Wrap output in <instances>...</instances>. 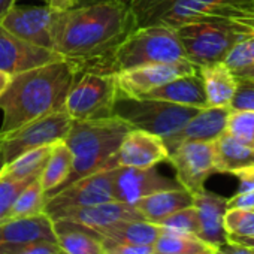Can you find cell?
I'll return each mask as SVG.
<instances>
[{"instance_id":"obj_1","label":"cell","mask_w":254,"mask_h":254,"mask_svg":"<svg viewBox=\"0 0 254 254\" xmlns=\"http://www.w3.org/2000/svg\"><path fill=\"white\" fill-rule=\"evenodd\" d=\"M136 27L126 0H81L60 11L54 26V51L78 72H109L115 50Z\"/></svg>"},{"instance_id":"obj_2","label":"cell","mask_w":254,"mask_h":254,"mask_svg":"<svg viewBox=\"0 0 254 254\" xmlns=\"http://www.w3.org/2000/svg\"><path fill=\"white\" fill-rule=\"evenodd\" d=\"M78 73L72 63L59 60L12 75L8 88L0 96V109L3 112L0 135L64 109L67 93Z\"/></svg>"},{"instance_id":"obj_3","label":"cell","mask_w":254,"mask_h":254,"mask_svg":"<svg viewBox=\"0 0 254 254\" xmlns=\"http://www.w3.org/2000/svg\"><path fill=\"white\" fill-rule=\"evenodd\" d=\"M136 27L221 21L254 30V0H126Z\"/></svg>"},{"instance_id":"obj_4","label":"cell","mask_w":254,"mask_h":254,"mask_svg":"<svg viewBox=\"0 0 254 254\" xmlns=\"http://www.w3.org/2000/svg\"><path fill=\"white\" fill-rule=\"evenodd\" d=\"M130 129L132 127L118 117L90 121L73 120L64 139L72 153L73 163L70 175L62 187L97 171L108 169L109 162Z\"/></svg>"},{"instance_id":"obj_5","label":"cell","mask_w":254,"mask_h":254,"mask_svg":"<svg viewBox=\"0 0 254 254\" xmlns=\"http://www.w3.org/2000/svg\"><path fill=\"white\" fill-rule=\"evenodd\" d=\"M186 60V53L175 29L166 26H145L135 29L115 50L109 62V72L117 73L148 64Z\"/></svg>"},{"instance_id":"obj_6","label":"cell","mask_w":254,"mask_h":254,"mask_svg":"<svg viewBox=\"0 0 254 254\" xmlns=\"http://www.w3.org/2000/svg\"><path fill=\"white\" fill-rule=\"evenodd\" d=\"M200 109L148 97L121 94L114 105V117L126 121L132 129H139L162 139L178 133L187 121Z\"/></svg>"},{"instance_id":"obj_7","label":"cell","mask_w":254,"mask_h":254,"mask_svg":"<svg viewBox=\"0 0 254 254\" xmlns=\"http://www.w3.org/2000/svg\"><path fill=\"white\" fill-rule=\"evenodd\" d=\"M175 32L186 59L197 69L221 63L238 42L254 33L250 27L221 21L189 23L177 27Z\"/></svg>"},{"instance_id":"obj_8","label":"cell","mask_w":254,"mask_h":254,"mask_svg":"<svg viewBox=\"0 0 254 254\" xmlns=\"http://www.w3.org/2000/svg\"><path fill=\"white\" fill-rule=\"evenodd\" d=\"M120 96L115 72H79L70 87L64 111L72 120L90 121L114 117V105Z\"/></svg>"},{"instance_id":"obj_9","label":"cell","mask_w":254,"mask_h":254,"mask_svg":"<svg viewBox=\"0 0 254 254\" xmlns=\"http://www.w3.org/2000/svg\"><path fill=\"white\" fill-rule=\"evenodd\" d=\"M72 121L69 114L64 109H60L36 118L14 132L0 135V148L3 151L6 163L26 151L64 141Z\"/></svg>"},{"instance_id":"obj_10","label":"cell","mask_w":254,"mask_h":254,"mask_svg":"<svg viewBox=\"0 0 254 254\" xmlns=\"http://www.w3.org/2000/svg\"><path fill=\"white\" fill-rule=\"evenodd\" d=\"M114 169L97 171L51 193L47 197L45 214L56 218L73 209L115 200Z\"/></svg>"},{"instance_id":"obj_11","label":"cell","mask_w":254,"mask_h":254,"mask_svg":"<svg viewBox=\"0 0 254 254\" xmlns=\"http://www.w3.org/2000/svg\"><path fill=\"white\" fill-rule=\"evenodd\" d=\"M168 162L175 169L177 183L191 194L203 190L205 181L215 174L212 142H183L169 153Z\"/></svg>"},{"instance_id":"obj_12","label":"cell","mask_w":254,"mask_h":254,"mask_svg":"<svg viewBox=\"0 0 254 254\" xmlns=\"http://www.w3.org/2000/svg\"><path fill=\"white\" fill-rule=\"evenodd\" d=\"M57 9L51 6H18L0 21L2 26L15 36L45 50L54 51V26L59 17Z\"/></svg>"},{"instance_id":"obj_13","label":"cell","mask_w":254,"mask_h":254,"mask_svg":"<svg viewBox=\"0 0 254 254\" xmlns=\"http://www.w3.org/2000/svg\"><path fill=\"white\" fill-rule=\"evenodd\" d=\"M169 151L163 139L157 135L130 129L126 133L117 154L108 165L114 168H153L162 162H168Z\"/></svg>"},{"instance_id":"obj_14","label":"cell","mask_w":254,"mask_h":254,"mask_svg":"<svg viewBox=\"0 0 254 254\" xmlns=\"http://www.w3.org/2000/svg\"><path fill=\"white\" fill-rule=\"evenodd\" d=\"M197 72V67L190 62H175V63H159L141 67H133L129 70L117 72L120 93L141 97L145 93L157 88L178 76Z\"/></svg>"},{"instance_id":"obj_15","label":"cell","mask_w":254,"mask_h":254,"mask_svg":"<svg viewBox=\"0 0 254 254\" xmlns=\"http://www.w3.org/2000/svg\"><path fill=\"white\" fill-rule=\"evenodd\" d=\"M59 60L63 59L56 51L36 47L15 36L0 23V70L15 75Z\"/></svg>"},{"instance_id":"obj_16","label":"cell","mask_w":254,"mask_h":254,"mask_svg":"<svg viewBox=\"0 0 254 254\" xmlns=\"http://www.w3.org/2000/svg\"><path fill=\"white\" fill-rule=\"evenodd\" d=\"M181 187L177 180L160 175L156 168H115L114 197L115 200L133 205L139 199L156 191Z\"/></svg>"},{"instance_id":"obj_17","label":"cell","mask_w":254,"mask_h":254,"mask_svg":"<svg viewBox=\"0 0 254 254\" xmlns=\"http://www.w3.org/2000/svg\"><path fill=\"white\" fill-rule=\"evenodd\" d=\"M230 108L229 106H208L193 115L183 129L171 138L163 139L168 151H174L183 142L199 141L214 142L218 139L227 127Z\"/></svg>"},{"instance_id":"obj_18","label":"cell","mask_w":254,"mask_h":254,"mask_svg":"<svg viewBox=\"0 0 254 254\" xmlns=\"http://www.w3.org/2000/svg\"><path fill=\"white\" fill-rule=\"evenodd\" d=\"M56 220L75 223V224L84 226V227L99 233L100 230L111 227L121 221L145 220V218L130 203H124L120 200H109V202L97 203L93 206H85V208L69 211L60 217L53 218V221H56Z\"/></svg>"},{"instance_id":"obj_19","label":"cell","mask_w":254,"mask_h":254,"mask_svg":"<svg viewBox=\"0 0 254 254\" xmlns=\"http://www.w3.org/2000/svg\"><path fill=\"white\" fill-rule=\"evenodd\" d=\"M193 206L199 217V235L212 248L227 242V232L224 229V215L227 211V199L208 190H200L193 194Z\"/></svg>"},{"instance_id":"obj_20","label":"cell","mask_w":254,"mask_h":254,"mask_svg":"<svg viewBox=\"0 0 254 254\" xmlns=\"http://www.w3.org/2000/svg\"><path fill=\"white\" fill-rule=\"evenodd\" d=\"M39 241L56 242L54 221L45 212L0 224V245H21Z\"/></svg>"},{"instance_id":"obj_21","label":"cell","mask_w":254,"mask_h":254,"mask_svg":"<svg viewBox=\"0 0 254 254\" xmlns=\"http://www.w3.org/2000/svg\"><path fill=\"white\" fill-rule=\"evenodd\" d=\"M141 97L166 100L177 105L193 106L199 109L208 108L205 87H203L202 76L199 75V70L194 73L178 76L157 88H153L151 91L145 93Z\"/></svg>"},{"instance_id":"obj_22","label":"cell","mask_w":254,"mask_h":254,"mask_svg":"<svg viewBox=\"0 0 254 254\" xmlns=\"http://www.w3.org/2000/svg\"><path fill=\"white\" fill-rule=\"evenodd\" d=\"M191 205H193V194L183 187L156 191L133 203V206L139 211V214L147 221L154 224H159L168 215Z\"/></svg>"},{"instance_id":"obj_23","label":"cell","mask_w":254,"mask_h":254,"mask_svg":"<svg viewBox=\"0 0 254 254\" xmlns=\"http://www.w3.org/2000/svg\"><path fill=\"white\" fill-rule=\"evenodd\" d=\"M54 232L62 254H106L102 238L84 226L56 220Z\"/></svg>"},{"instance_id":"obj_24","label":"cell","mask_w":254,"mask_h":254,"mask_svg":"<svg viewBox=\"0 0 254 254\" xmlns=\"http://www.w3.org/2000/svg\"><path fill=\"white\" fill-rule=\"evenodd\" d=\"M215 172L238 174L247 168L254 166V148L242 144L227 132L212 142Z\"/></svg>"},{"instance_id":"obj_25","label":"cell","mask_w":254,"mask_h":254,"mask_svg":"<svg viewBox=\"0 0 254 254\" xmlns=\"http://www.w3.org/2000/svg\"><path fill=\"white\" fill-rule=\"evenodd\" d=\"M202 76L208 106H229L236 91L238 78L223 62L211 66L199 67Z\"/></svg>"},{"instance_id":"obj_26","label":"cell","mask_w":254,"mask_h":254,"mask_svg":"<svg viewBox=\"0 0 254 254\" xmlns=\"http://www.w3.org/2000/svg\"><path fill=\"white\" fill-rule=\"evenodd\" d=\"M162 229L159 224L147 220L121 221L111 227L100 230L97 235L103 244H130V245H154L160 236Z\"/></svg>"},{"instance_id":"obj_27","label":"cell","mask_w":254,"mask_h":254,"mask_svg":"<svg viewBox=\"0 0 254 254\" xmlns=\"http://www.w3.org/2000/svg\"><path fill=\"white\" fill-rule=\"evenodd\" d=\"M72 163H73V157L64 141L54 144L51 154L39 175L41 186L47 193V196L57 191L66 183L72 171Z\"/></svg>"},{"instance_id":"obj_28","label":"cell","mask_w":254,"mask_h":254,"mask_svg":"<svg viewBox=\"0 0 254 254\" xmlns=\"http://www.w3.org/2000/svg\"><path fill=\"white\" fill-rule=\"evenodd\" d=\"M53 145L39 147L23 153L9 163H6L0 172V178L5 180H33L38 178L51 154Z\"/></svg>"},{"instance_id":"obj_29","label":"cell","mask_w":254,"mask_h":254,"mask_svg":"<svg viewBox=\"0 0 254 254\" xmlns=\"http://www.w3.org/2000/svg\"><path fill=\"white\" fill-rule=\"evenodd\" d=\"M154 254H212L215 248L194 235L162 232L153 245Z\"/></svg>"},{"instance_id":"obj_30","label":"cell","mask_w":254,"mask_h":254,"mask_svg":"<svg viewBox=\"0 0 254 254\" xmlns=\"http://www.w3.org/2000/svg\"><path fill=\"white\" fill-rule=\"evenodd\" d=\"M47 193L44 191L39 177L35 178L32 183H29L21 193L17 196L8 217L5 221L9 220H17V218H26V217H33L38 214L45 212V205H47Z\"/></svg>"},{"instance_id":"obj_31","label":"cell","mask_w":254,"mask_h":254,"mask_svg":"<svg viewBox=\"0 0 254 254\" xmlns=\"http://www.w3.org/2000/svg\"><path fill=\"white\" fill-rule=\"evenodd\" d=\"M162 232L166 233H181V235H199V217L196 208L187 206L183 208L159 223Z\"/></svg>"},{"instance_id":"obj_32","label":"cell","mask_w":254,"mask_h":254,"mask_svg":"<svg viewBox=\"0 0 254 254\" xmlns=\"http://www.w3.org/2000/svg\"><path fill=\"white\" fill-rule=\"evenodd\" d=\"M226 132L242 144L254 148V112L230 109Z\"/></svg>"},{"instance_id":"obj_33","label":"cell","mask_w":254,"mask_h":254,"mask_svg":"<svg viewBox=\"0 0 254 254\" xmlns=\"http://www.w3.org/2000/svg\"><path fill=\"white\" fill-rule=\"evenodd\" d=\"M224 229L230 236L254 238V209L229 208L224 215Z\"/></svg>"},{"instance_id":"obj_34","label":"cell","mask_w":254,"mask_h":254,"mask_svg":"<svg viewBox=\"0 0 254 254\" xmlns=\"http://www.w3.org/2000/svg\"><path fill=\"white\" fill-rule=\"evenodd\" d=\"M33 180H5V178H0V224L6 220L17 196Z\"/></svg>"},{"instance_id":"obj_35","label":"cell","mask_w":254,"mask_h":254,"mask_svg":"<svg viewBox=\"0 0 254 254\" xmlns=\"http://www.w3.org/2000/svg\"><path fill=\"white\" fill-rule=\"evenodd\" d=\"M254 62V33L241 42H238L226 56L223 63L230 69L236 70Z\"/></svg>"},{"instance_id":"obj_36","label":"cell","mask_w":254,"mask_h":254,"mask_svg":"<svg viewBox=\"0 0 254 254\" xmlns=\"http://www.w3.org/2000/svg\"><path fill=\"white\" fill-rule=\"evenodd\" d=\"M0 254H62L57 242L39 241L21 245H0Z\"/></svg>"},{"instance_id":"obj_37","label":"cell","mask_w":254,"mask_h":254,"mask_svg":"<svg viewBox=\"0 0 254 254\" xmlns=\"http://www.w3.org/2000/svg\"><path fill=\"white\" fill-rule=\"evenodd\" d=\"M230 109L254 112V81L238 78V85L230 102Z\"/></svg>"},{"instance_id":"obj_38","label":"cell","mask_w":254,"mask_h":254,"mask_svg":"<svg viewBox=\"0 0 254 254\" xmlns=\"http://www.w3.org/2000/svg\"><path fill=\"white\" fill-rule=\"evenodd\" d=\"M103 242V241H102ZM106 254H154L153 245L130 244H103Z\"/></svg>"},{"instance_id":"obj_39","label":"cell","mask_w":254,"mask_h":254,"mask_svg":"<svg viewBox=\"0 0 254 254\" xmlns=\"http://www.w3.org/2000/svg\"><path fill=\"white\" fill-rule=\"evenodd\" d=\"M235 175L239 180L238 193H247V191H253L254 190V166L247 168L244 171H239Z\"/></svg>"},{"instance_id":"obj_40","label":"cell","mask_w":254,"mask_h":254,"mask_svg":"<svg viewBox=\"0 0 254 254\" xmlns=\"http://www.w3.org/2000/svg\"><path fill=\"white\" fill-rule=\"evenodd\" d=\"M214 254H254V251L250 247H245V245L227 241L226 244L217 247L214 250Z\"/></svg>"},{"instance_id":"obj_41","label":"cell","mask_w":254,"mask_h":254,"mask_svg":"<svg viewBox=\"0 0 254 254\" xmlns=\"http://www.w3.org/2000/svg\"><path fill=\"white\" fill-rule=\"evenodd\" d=\"M47 5L57 11H67L75 8L81 0H45Z\"/></svg>"},{"instance_id":"obj_42","label":"cell","mask_w":254,"mask_h":254,"mask_svg":"<svg viewBox=\"0 0 254 254\" xmlns=\"http://www.w3.org/2000/svg\"><path fill=\"white\" fill-rule=\"evenodd\" d=\"M233 73L238 76V78H244V79H250V81H254V62H251L250 64L241 67V69H236L233 70Z\"/></svg>"},{"instance_id":"obj_43","label":"cell","mask_w":254,"mask_h":254,"mask_svg":"<svg viewBox=\"0 0 254 254\" xmlns=\"http://www.w3.org/2000/svg\"><path fill=\"white\" fill-rule=\"evenodd\" d=\"M17 0H0V21L5 18V15L12 9Z\"/></svg>"},{"instance_id":"obj_44","label":"cell","mask_w":254,"mask_h":254,"mask_svg":"<svg viewBox=\"0 0 254 254\" xmlns=\"http://www.w3.org/2000/svg\"><path fill=\"white\" fill-rule=\"evenodd\" d=\"M11 78H12V75L6 73L3 70H0V96H2L5 93V90L8 88V85L11 82Z\"/></svg>"},{"instance_id":"obj_45","label":"cell","mask_w":254,"mask_h":254,"mask_svg":"<svg viewBox=\"0 0 254 254\" xmlns=\"http://www.w3.org/2000/svg\"><path fill=\"white\" fill-rule=\"evenodd\" d=\"M5 165H6V160H5V156H3L2 148H0V172H2V169H3Z\"/></svg>"},{"instance_id":"obj_46","label":"cell","mask_w":254,"mask_h":254,"mask_svg":"<svg viewBox=\"0 0 254 254\" xmlns=\"http://www.w3.org/2000/svg\"><path fill=\"white\" fill-rule=\"evenodd\" d=\"M250 248H251V250H253V251H254V247H250Z\"/></svg>"},{"instance_id":"obj_47","label":"cell","mask_w":254,"mask_h":254,"mask_svg":"<svg viewBox=\"0 0 254 254\" xmlns=\"http://www.w3.org/2000/svg\"><path fill=\"white\" fill-rule=\"evenodd\" d=\"M212 254H214V253H212Z\"/></svg>"}]
</instances>
